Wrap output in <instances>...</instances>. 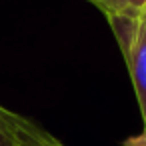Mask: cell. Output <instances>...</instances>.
<instances>
[{"label": "cell", "instance_id": "obj_4", "mask_svg": "<svg viewBox=\"0 0 146 146\" xmlns=\"http://www.w3.org/2000/svg\"><path fill=\"white\" fill-rule=\"evenodd\" d=\"M12 122H14V112L0 106V146H14Z\"/></svg>", "mask_w": 146, "mask_h": 146}, {"label": "cell", "instance_id": "obj_5", "mask_svg": "<svg viewBox=\"0 0 146 146\" xmlns=\"http://www.w3.org/2000/svg\"><path fill=\"white\" fill-rule=\"evenodd\" d=\"M124 146H146V132L136 134V136H130V138L124 142Z\"/></svg>", "mask_w": 146, "mask_h": 146}, {"label": "cell", "instance_id": "obj_1", "mask_svg": "<svg viewBox=\"0 0 146 146\" xmlns=\"http://www.w3.org/2000/svg\"><path fill=\"white\" fill-rule=\"evenodd\" d=\"M110 22L126 56L146 132V12L138 18H112Z\"/></svg>", "mask_w": 146, "mask_h": 146}, {"label": "cell", "instance_id": "obj_2", "mask_svg": "<svg viewBox=\"0 0 146 146\" xmlns=\"http://www.w3.org/2000/svg\"><path fill=\"white\" fill-rule=\"evenodd\" d=\"M12 134H14V146H64L50 132H46L44 128H40L38 124L30 122L20 114H14Z\"/></svg>", "mask_w": 146, "mask_h": 146}, {"label": "cell", "instance_id": "obj_3", "mask_svg": "<svg viewBox=\"0 0 146 146\" xmlns=\"http://www.w3.org/2000/svg\"><path fill=\"white\" fill-rule=\"evenodd\" d=\"M108 18H138L146 12V0H92Z\"/></svg>", "mask_w": 146, "mask_h": 146}]
</instances>
